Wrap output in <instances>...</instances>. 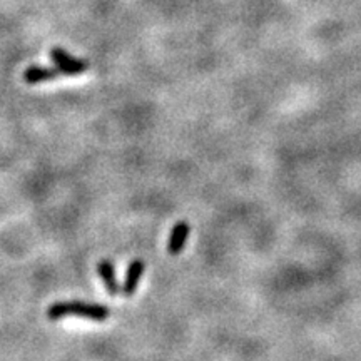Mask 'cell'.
Segmentation results:
<instances>
[{"label":"cell","instance_id":"6da1fadb","mask_svg":"<svg viewBox=\"0 0 361 361\" xmlns=\"http://www.w3.org/2000/svg\"><path fill=\"white\" fill-rule=\"evenodd\" d=\"M82 316V318L94 319V322H106L111 316V310L102 305L85 303V301H64L56 303L47 310V316L51 319H61L64 316Z\"/></svg>","mask_w":361,"mask_h":361},{"label":"cell","instance_id":"7a4b0ae2","mask_svg":"<svg viewBox=\"0 0 361 361\" xmlns=\"http://www.w3.org/2000/svg\"><path fill=\"white\" fill-rule=\"evenodd\" d=\"M51 59L54 64L57 66V69L66 75H79L84 74L89 69V64L82 59L72 57L71 54H67L64 49L56 47L51 51Z\"/></svg>","mask_w":361,"mask_h":361},{"label":"cell","instance_id":"3957f363","mask_svg":"<svg viewBox=\"0 0 361 361\" xmlns=\"http://www.w3.org/2000/svg\"><path fill=\"white\" fill-rule=\"evenodd\" d=\"M62 72L54 67H42V66H30L27 67L24 72V80L27 84H40V82H49V80L56 79L61 75Z\"/></svg>","mask_w":361,"mask_h":361},{"label":"cell","instance_id":"277c9868","mask_svg":"<svg viewBox=\"0 0 361 361\" xmlns=\"http://www.w3.org/2000/svg\"><path fill=\"white\" fill-rule=\"evenodd\" d=\"M97 273L102 279L104 286L107 288V291H109L112 296H117L121 291H123V288H121L119 283H117L114 264H112L111 261H101V263L97 264Z\"/></svg>","mask_w":361,"mask_h":361},{"label":"cell","instance_id":"5b68a950","mask_svg":"<svg viewBox=\"0 0 361 361\" xmlns=\"http://www.w3.org/2000/svg\"><path fill=\"white\" fill-rule=\"evenodd\" d=\"M144 263L141 259H135L129 264L128 268V274H126V281L123 284V293L126 296H133L135 290H137L139 281H141V276L144 273Z\"/></svg>","mask_w":361,"mask_h":361},{"label":"cell","instance_id":"8992f818","mask_svg":"<svg viewBox=\"0 0 361 361\" xmlns=\"http://www.w3.org/2000/svg\"><path fill=\"white\" fill-rule=\"evenodd\" d=\"M189 233H191V228H189L188 223H178L174 226L168 243V250L171 255H179V252L183 251V247L188 241Z\"/></svg>","mask_w":361,"mask_h":361}]
</instances>
